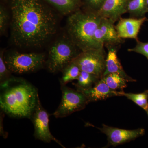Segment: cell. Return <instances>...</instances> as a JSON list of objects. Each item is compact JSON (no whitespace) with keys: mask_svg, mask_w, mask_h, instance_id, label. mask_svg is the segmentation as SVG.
<instances>
[{"mask_svg":"<svg viewBox=\"0 0 148 148\" xmlns=\"http://www.w3.org/2000/svg\"><path fill=\"white\" fill-rule=\"evenodd\" d=\"M107 56L104 47H102L82 52L74 61L81 71L93 74L101 79L106 71Z\"/></svg>","mask_w":148,"mask_h":148,"instance_id":"obj_7","label":"cell"},{"mask_svg":"<svg viewBox=\"0 0 148 148\" xmlns=\"http://www.w3.org/2000/svg\"><path fill=\"white\" fill-rule=\"evenodd\" d=\"M1 87L3 111L12 117L31 118L39 98L36 88L25 80L11 77Z\"/></svg>","mask_w":148,"mask_h":148,"instance_id":"obj_2","label":"cell"},{"mask_svg":"<svg viewBox=\"0 0 148 148\" xmlns=\"http://www.w3.org/2000/svg\"><path fill=\"white\" fill-rule=\"evenodd\" d=\"M118 96H125L146 111L148 109V90L142 93H127L118 91Z\"/></svg>","mask_w":148,"mask_h":148,"instance_id":"obj_20","label":"cell"},{"mask_svg":"<svg viewBox=\"0 0 148 148\" xmlns=\"http://www.w3.org/2000/svg\"><path fill=\"white\" fill-rule=\"evenodd\" d=\"M81 52L68 36L60 37L49 49L46 61L48 70L51 73L62 72Z\"/></svg>","mask_w":148,"mask_h":148,"instance_id":"obj_4","label":"cell"},{"mask_svg":"<svg viewBox=\"0 0 148 148\" xmlns=\"http://www.w3.org/2000/svg\"><path fill=\"white\" fill-rule=\"evenodd\" d=\"M108 50L106 61V69L103 77L109 73H116L119 74L127 82H136V80L126 74L118 58L116 46H106Z\"/></svg>","mask_w":148,"mask_h":148,"instance_id":"obj_13","label":"cell"},{"mask_svg":"<svg viewBox=\"0 0 148 148\" xmlns=\"http://www.w3.org/2000/svg\"><path fill=\"white\" fill-rule=\"evenodd\" d=\"M9 19V14L6 9L1 5L0 7V34L2 35L4 34L7 28Z\"/></svg>","mask_w":148,"mask_h":148,"instance_id":"obj_23","label":"cell"},{"mask_svg":"<svg viewBox=\"0 0 148 148\" xmlns=\"http://www.w3.org/2000/svg\"><path fill=\"white\" fill-rule=\"evenodd\" d=\"M102 78L109 87L113 90L123 91V89L127 86V81L116 73H109Z\"/></svg>","mask_w":148,"mask_h":148,"instance_id":"obj_17","label":"cell"},{"mask_svg":"<svg viewBox=\"0 0 148 148\" xmlns=\"http://www.w3.org/2000/svg\"><path fill=\"white\" fill-rule=\"evenodd\" d=\"M85 95L90 102L106 100L114 96H118V91L112 90L101 78L92 87L79 90Z\"/></svg>","mask_w":148,"mask_h":148,"instance_id":"obj_14","label":"cell"},{"mask_svg":"<svg viewBox=\"0 0 148 148\" xmlns=\"http://www.w3.org/2000/svg\"><path fill=\"white\" fill-rule=\"evenodd\" d=\"M147 20L146 16L141 18L121 17L115 27L121 38L134 39L137 40H138V35L141 27Z\"/></svg>","mask_w":148,"mask_h":148,"instance_id":"obj_12","label":"cell"},{"mask_svg":"<svg viewBox=\"0 0 148 148\" xmlns=\"http://www.w3.org/2000/svg\"><path fill=\"white\" fill-rule=\"evenodd\" d=\"M96 127L107 136L108 142L107 147H116L128 143L142 137L145 133V130L142 128L130 130L111 127L104 124L102 125V127Z\"/></svg>","mask_w":148,"mask_h":148,"instance_id":"obj_9","label":"cell"},{"mask_svg":"<svg viewBox=\"0 0 148 148\" xmlns=\"http://www.w3.org/2000/svg\"><path fill=\"white\" fill-rule=\"evenodd\" d=\"M101 18L98 13L83 8L69 15L66 22L67 36L82 52L99 48L94 36Z\"/></svg>","mask_w":148,"mask_h":148,"instance_id":"obj_3","label":"cell"},{"mask_svg":"<svg viewBox=\"0 0 148 148\" xmlns=\"http://www.w3.org/2000/svg\"><path fill=\"white\" fill-rule=\"evenodd\" d=\"M81 70L77 64L73 61L62 71V76L60 80L61 85H66L68 83L77 79Z\"/></svg>","mask_w":148,"mask_h":148,"instance_id":"obj_18","label":"cell"},{"mask_svg":"<svg viewBox=\"0 0 148 148\" xmlns=\"http://www.w3.org/2000/svg\"><path fill=\"white\" fill-rule=\"evenodd\" d=\"M30 119L34 128V136L36 139L45 143L53 141L63 148L65 147L51 134L49 128V116L43 108L39 98H38L36 106Z\"/></svg>","mask_w":148,"mask_h":148,"instance_id":"obj_8","label":"cell"},{"mask_svg":"<svg viewBox=\"0 0 148 148\" xmlns=\"http://www.w3.org/2000/svg\"><path fill=\"white\" fill-rule=\"evenodd\" d=\"M137 44L135 47L128 49L129 52H134L145 56L148 60V42H143L137 40Z\"/></svg>","mask_w":148,"mask_h":148,"instance_id":"obj_24","label":"cell"},{"mask_svg":"<svg viewBox=\"0 0 148 148\" xmlns=\"http://www.w3.org/2000/svg\"><path fill=\"white\" fill-rule=\"evenodd\" d=\"M127 13L131 18H141L147 13L145 0H129L127 6Z\"/></svg>","mask_w":148,"mask_h":148,"instance_id":"obj_19","label":"cell"},{"mask_svg":"<svg viewBox=\"0 0 148 148\" xmlns=\"http://www.w3.org/2000/svg\"><path fill=\"white\" fill-rule=\"evenodd\" d=\"M56 10L61 14L69 15L81 8V0H43Z\"/></svg>","mask_w":148,"mask_h":148,"instance_id":"obj_15","label":"cell"},{"mask_svg":"<svg viewBox=\"0 0 148 148\" xmlns=\"http://www.w3.org/2000/svg\"><path fill=\"white\" fill-rule=\"evenodd\" d=\"M101 78L93 74L84 71H81L77 82L75 84L77 90H82L92 87Z\"/></svg>","mask_w":148,"mask_h":148,"instance_id":"obj_16","label":"cell"},{"mask_svg":"<svg viewBox=\"0 0 148 148\" xmlns=\"http://www.w3.org/2000/svg\"><path fill=\"white\" fill-rule=\"evenodd\" d=\"M145 111L146 112H147V114L148 116V109H147V110H146Z\"/></svg>","mask_w":148,"mask_h":148,"instance_id":"obj_26","label":"cell"},{"mask_svg":"<svg viewBox=\"0 0 148 148\" xmlns=\"http://www.w3.org/2000/svg\"><path fill=\"white\" fill-rule=\"evenodd\" d=\"M114 23L102 18L94 34V39L98 47L106 45L117 46L121 43L122 39L119 36Z\"/></svg>","mask_w":148,"mask_h":148,"instance_id":"obj_10","label":"cell"},{"mask_svg":"<svg viewBox=\"0 0 148 148\" xmlns=\"http://www.w3.org/2000/svg\"><path fill=\"white\" fill-rule=\"evenodd\" d=\"M129 0H106L97 13L101 18L108 19L114 24L127 13Z\"/></svg>","mask_w":148,"mask_h":148,"instance_id":"obj_11","label":"cell"},{"mask_svg":"<svg viewBox=\"0 0 148 148\" xmlns=\"http://www.w3.org/2000/svg\"><path fill=\"white\" fill-rule=\"evenodd\" d=\"M62 98L60 105L53 113L56 118L65 117L73 113L82 110L90 103L81 91L61 85Z\"/></svg>","mask_w":148,"mask_h":148,"instance_id":"obj_6","label":"cell"},{"mask_svg":"<svg viewBox=\"0 0 148 148\" xmlns=\"http://www.w3.org/2000/svg\"><path fill=\"white\" fill-rule=\"evenodd\" d=\"M10 35L15 45L41 47L58 31L57 15L42 0H11Z\"/></svg>","mask_w":148,"mask_h":148,"instance_id":"obj_1","label":"cell"},{"mask_svg":"<svg viewBox=\"0 0 148 148\" xmlns=\"http://www.w3.org/2000/svg\"><path fill=\"white\" fill-rule=\"evenodd\" d=\"M4 58L10 71L17 74L35 72L41 69L45 62L44 53H21L13 51L7 53Z\"/></svg>","mask_w":148,"mask_h":148,"instance_id":"obj_5","label":"cell"},{"mask_svg":"<svg viewBox=\"0 0 148 148\" xmlns=\"http://www.w3.org/2000/svg\"><path fill=\"white\" fill-rule=\"evenodd\" d=\"M146 10L147 13L148 12V0H145Z\"/></svg>","mask_w":148,"mask_h":148,"instance_id":"obj_25","label":"cell"},{"mask_svg":"<svg viewBox=\"0 0 148 148\" xmlns=\"http://www.w3.org/2000/svg\"><path fill=\"white\" fill-rule=\"evenodd\" d=\"M4 51L2 50L0 53V81L1 84H3L10 78L11 73L6 65L4 58Z\"/></svg>","mask_w":148,"mask_h":148,"instance_id":"obj_22","label":"cell"},{"mask_svg":"<svg viewBox=\"0 0 148 148\" xmlns=\"http://www.w3.org/2000/svg\"><path fill=\"white\" fill-rule=\"evenodd\" d=\"M106 0H81L84 9L97 13Z\"/></svg>","mask_w":148,"mask_h":148,"instance_id":"obj_21","label":"cell"}]
</instances>
